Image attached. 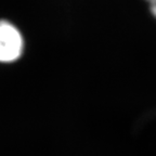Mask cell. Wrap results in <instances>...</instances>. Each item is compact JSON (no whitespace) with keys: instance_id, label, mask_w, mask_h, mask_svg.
Masks as SVG:
<instances>
[{"instance_id":"obj_2","label":"cell","mask_w":156,"mask_h":156,"mask_svg":"<svg viewBox=\"0 0 156 156\" xmlns=\"http://www.w3.org/2000/svg\"><path fill=\"white\" fill-rule=\"evenodd\" d=\"M149 5L150 11L152 12V14L154 15V17L156 19V0H145Z\"/></svg>"},{"instance_id":"obj_1","label":"cell","mask_w":156,"mask_h":156,"mask_svg":"<svg viewBox=\"0 0 156 156\" xmlns=\"http://www.w3.org/2000/svg\"><path fill=\"white\" fill-rule=\"evenodd\" d=\"M24 52V39L15 25L0 20V63L17 61Z\"/></svg>"}]
</instances>
